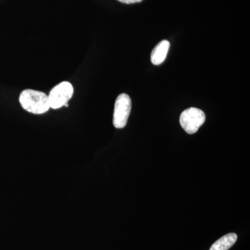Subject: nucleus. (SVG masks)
<instances>
[{
	"mask_svg": "<svg viewBox=\"0 0 250 250\" xmlns=\"http://www.w3.org/2000/svg\"><path fill=\"white\" fill-rule=\"evenodd\" d=\"M118 1H121L122 3H124V4H130L141 2L143 0H118Z\"/></svg>",
	"mask_w": 250,
	"mask_h": 250,
	"instance_id": "obj_7",
	"label": "nucleus"
},
{
	"mask_svg": "<svg viewBox=\"0 0 250 250\" xmlns=\"http://www.w3.org/2000/svg\"><path fill=\"white\" fill-rule=\"evenodd\" d=\"M19 101L24 110L34 114H43L50 108L48 95L38 90H23L20 95Z\"/></svg>",
	"mask_w": 250,
	"mask_h": 250,
	"instance_id": "obj_1",
	"label": "nucleus"
},
{
	"mask_svg": "<svg viewBox=\"0 0 250 250\" xmlns=\"http://www.w3.org/2000/svg\"><path fill=\"white\" fill-rule=\"evenodd\" d=\"M131 110V100L127 94H121L117 98L113 112V126L117 129H123L127 124Z\"/></svg>",
	"mask_w": 250,
	"mask_h": 250,
	"instance_id": "obj_4",
	"label": "nucleus"
},
{
	"mask_svg": "<svg viewBox=\"0 0 250 250\" xmlns=\"http://www.w3.org/2000/svg\"><path fill=\"white\" fill-rule=\"evenodd\" d=\"M238 236L236 233H230L225 235L215 242L210 250H228L235 244Z\"/></svg>",
	"mask_w": 250,
	"mask_h": 250,
	"instance_id": "obj_6",
	"label": "nucleus"
},
{
	"mask_svg": "<svg viewBox=\"0 0 250 250\" xmlns=\"http://www.w3.org/2000/svg\"><path fill=\"white\" fill-rule=\"evenodd\" d=\"M74 93L73 86L70 82H62L56 85L48 95L49 106L58 109L62 106H68L67 103Z\"/></svg>",
	"mask_w": 250,
	"mask_h": 250,
	"instance_id": "obj_3",
	"label": "nucleus"
},
{
	"mask_svg": "<svg viewBox=\"0 0 250 250\" xmlns=\"http://www.w3.org/2000/svg\"><path fill=\"white\" fill-rule=\"evenodd\" d=\"M170 46V44L169 41L164 40L161 41L153 49L152 54H151V62L154 65H161L166 60Z\"/></svg>",
	"mask_w": 250,
	"mask_h": 250,
	"instance_id": "obj_5",
	"label": "nucleus"
},
{
	"mask_svg": "<svg viewBox=\"0 0 250 250\" xmlns=\"http://www.w3.org/2000/svg\"><path fill=\"white\" fill-rule=\"evenodd\" d=\"M206 121L205 113L197 108H189L181 114L179 123L186 132L193 134L200 129Z\"/></svg>",
	"mask_w": 250,
	"mask_h": 250,
	"instance_id": "obj_2",
	"label": "nucleus"
}]
</instances>
